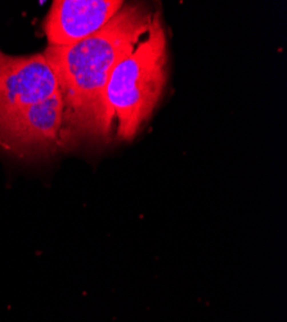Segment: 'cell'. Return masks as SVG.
Instances as JSON below:
<instances>
[{
	"instance_id": "6da1fadb",
	"label": "cell",
	"mask_w": 287,
	"mask_h": 322,
	"mask_svg": "<svg viewBox=\"0 0 287 322\" xmlns=\"http://www.w3.org/2000/svg\"><path fill=\"white\" fill-rule=\"evenodd\" d=\"M153 13L140 4H124L91 36L67 47L48 45L44 57L62 96L66 133L106 137L104 89L113 67L147 34Z\"/></svg>"
},
{
	"instance_id": "7a4b0ae2",
	"label": "cell",
	"mask_w": 287,
	"mask_h": 322,
	"mask_svg": "<svg viewBox=\"0 0 287 322\" xmlns=\"http://www.w3.org/2000/svg\"><path fill=\"white\" fill-rule=\"evenodd\" d=\"M166 34L160 14L153 13L147 34L113 67L104 89V117L108 133L130 140L151 117L165 89Z\"/></svg>"
},
{
	"instance_id": "3957f363",
	"label": "cell",
	"mask_w": 287,
	"mask_h": 322,
	"mask_svg": "<svg viewBox=\"0 0 287 322\" xmlns=\"http://www.w3.org/2000/svg\"><path fill=\"white\" fill-rule=\"evenodd\" d=\"M58 93L57 79L43 53L22 57L0 53V117Z\"/></svg>"
},
{
	"instance_id": "277c9868",
	"label": "cell",
	"mask_w": 287,
	"mask_h": 322,
	"mask_svg": "<svg viewBox=\"0 0 287 322\" xmlns=\"http://www.w3.org/2000/svg\"><path fill=\"white\" fill-rule=\"evenodd\" d=\"M61 92L41 103L0 117V144L13 151H43L63 139Z\"/></svg>"
},
{
	"instance_id": "5b68a950",
	"label": "cell",
	"mask_w": 287,
	"mask_h": 322,
	"mask_svg": "<svg viewBox=\"0 0 287 322\" xmlns=\"http://www.w3.org/2000/svg\"><path fill=\"white\" fill-rule=\"evenodd\" d=\"M122 5L121 0H54L43 30L52 47L73 45L99 31Z\"/></svg>"
},
{
	"instance_id": "8992f818",
	"label": "cell",
	"mask_w": 287,
	"mask_h": 322,
	"mask_svg": "<svg viewBox=\"0 0 287 322\" xmlns=\"http://www.w3.org/2000/svg\"><path fill=\"white\" fill-rule=\"evenodd\" d=\"M0 53H1V52H0Z\"/></svg>"
}]
</instances>
